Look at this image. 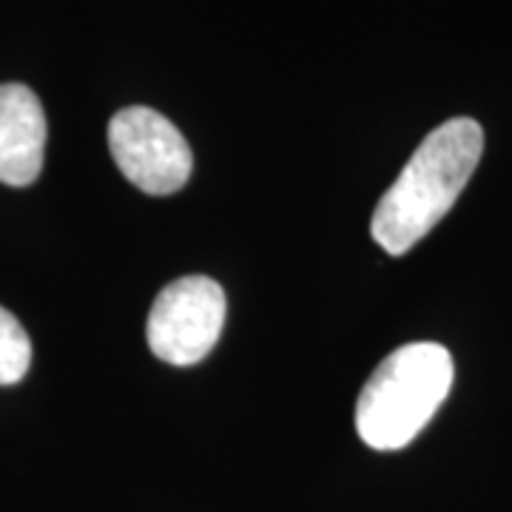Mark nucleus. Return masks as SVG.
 <instances>
[{"label": "nucleus", "instance_id": "nucleus-1", "mask_svg": "<svg viewBox=\"0 0 512 512\" xmlns=\"http://www.w3.org/2000/svg\"><path fill=\"white\" fill-rule=\"evenodd\" d=\"M481 154L484 128L473 117H453L433 128L376 205L373 239L387 254H407L456 205Z\"/></svg>", "mask_w": 512, "mask_h": 512}, {"label": "nucleus", "instance_id": "nucleus-2", "mask_svg": "<svg viewBox=\"0 0 512 512\" xmlns=\"http://www.w3.org/2000/svg\"><path fill=\"white\" fill-rule=\"evenodd\" d=\"M453 376V356L439 342H410L393 350L359 393V439L382 453L407 447L450 396Z\"/></svg>", "mask_w": 512, "mask_h": 512}, {"label": "nucleus", "instance_id": "nucleus-3", "mask_svg": "<svg viewBox=\"0 0 512 512\" xmlns=\"http://www.w3.org/2000/svg\"><path fill=\"white\" fill-rule=\"evenodd\" d=\"M225 291L211 276H183L157 293L146 322L148 348L168 365L202 362L225 325Z\"/></svg>", "mask_w": 512, "mask_h": 512}, {"label": "nucleus", "instance_id": "nucleus-4", "mask_svg": "<svg viewBox=\"0 0 512 512\" xmlns=\"http://www.w3.org/2000/svg\"><path fill=\"white\" fill-rule=\"evenodd\" d=\"M109 148L128 183L154 197L180 191L194 168L183 131L148 106H128L111 117Z\"/></svg>", "mask_w": 512, "mask_h": 512}, {"label": "nucleus", "instance_id": "nucleus-5", "mask_svg": "<svg viewBox=\"0 0 512 512\" xmlns=\"http://www.w3.org/2000/svg\"><path fill=\"white\" fill-rule=\"evenodd\" d=\"M46 114L37 94L23 83L0 86V183L32 185L43 168Z\"/></svg>", "mask_w": 512, "mask_h": 512}, {"label": "nucleus", "instance_id": "nucleus-6", "mask_svg": "<svg viewBox=\"0 0 512 512\" xmlns=\"http://www.w3.org/2000/svg\"><path fill=\"white\" fill-rule=\"evenodd\" d=\"M32 365V339L18 319L0 308V384H18Z\"/></svg>", "mask_w": 512, "mask_h": 512}]
</instances>
